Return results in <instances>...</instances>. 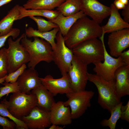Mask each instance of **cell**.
I'll return each instance as SVG.
<instances>
[{
  "instance_id": "9",
  "label": "cell",
  "mask_w": 129,
  "mask_h": 129,
  "mask_svg": "<svg viewBox=\"0 0 129 129\" xmlns=\"http://www.w3.org/2000/svg\"><path fill=\"white\" fill-rule=\"evenodd\" d=\"M87 65L74 55L68 74L73 92L85 90L88 81Z\"/></svg>"
},
{
  "instance_id": "8",
  "label": "cell",
  "mask_w": 129,
  "mask_h": 129,
  "mask_svg": "<svg viewBox=\"0 0 129 129\" xmlns=\"http://www.w3.org/2000/svg\"><path fill=\"white\" fill-rule=\"evenodd\" d=\"M55 39V46L53 49V61L63 76L67 74L74 55L72 49L66 45L64 37L59 31L57 33Z\"/></svg>"
},
{
  "instance_id": "4",
  "label": "cell",
  "mask_w": 129,
  "mask_h": 129,
  "mask_svg": "<svg viewBox=\"0 0 129 129\" xmlns=\"http://www.w3.org/2000/svg\"><path fill=\"white\" fill-rule=\"evenodd\" d=\"M90 39L81 43L72 49L73 54L79 60L88 65L102 62L104 60V36Z\"/></svg>"
},
{
  "instance_id": "16",
  "label": "cell",
  "mask_w": 129,
  "mask_h": 129,
  "mask_svg": "<svg viewBox=\"0 0 129 129\" xmlns=\"http://www.w3.org/2000/svg\"><path fill=\"white\" fill-rule=\"evenodd\" d=\"M21 92L29 94L31 91L42 84L38 74L35 69H25L16 81Z\"/></svg>"
},
{
  "instance_id": "38",
  "label": "cell",
  "mask_w": 129,
  "mask_h": 129,
  "mask_svg": "<svg viewBox=\"0 0 129 129\" xmlns=\"http://www.w3.org/2000/svg\"><path fill=\"white\" fill-rule=\"evenodd\" d=\"M13 0H0V7L11 2Z\"/></svg>"
},
{
  "instance_id": "18",
  "label": "cell",
  "mask_w": 129,
  "mask_h": 129,
  "mask_svg": "<svg viewBox=\"0 0 129 129\" xmlns=\"http://www.w3.org/2000/svg\"><path fill=\"white\" fill-rule=\"evenodd\" d=\"M110 17L107 24L102 27V33H111L113 32L125 28H129V24L123 19L118 10L113 4L110 6Z\"/></svg>"
},
{
  "instance_id": "36",
  "label": "cell",
  "mask_w": 129,
  "mask_h": 129,
  "mask_svg": "<svg viewBox=\"0 0 129 129\" xmlns=\"http://www.w3.org/2000/svg\"><path fill=\"white\" fill-rule=\"evenodd\" d=\"M120 56L121 57L125 64L129 65V50L123 51Z\"/></svg>"
},
{
  "instance_id": "20",
  "label": "cell",
  "mask_w": 129,
  "mask_h": 129,
  "mask_svg": "<svg viewBox=\"0 0 129 129\" xmlns=\"http://www.w3.org/2000/svg\"><path fill=\"white\" fill-rule=\"evenodd\" d=\"M31 92L36 96L37 106L42 110L50 111L52 104L55 102L54 96L42 83L32 90Z\"/></svg>"
},
{
  "instance_id": "33",
  "label": "cell",
  "mask_w": 129,
  "mask_h": 129,
  "mask_svg": "<svg viewBox=\"0 0 129 129\" xmlns=\"http://www.w3.org/2000/svg\"><path fill=\"white\" fill-rule=\"evenodd\" d=\"M0 125L4 129H14L16 128V124L13 121H10L0 115Z\"/></svg>"
},
{
  "instance_id": "40",
  "label": "cell",
  "mask_w": 129,
  "mask_h": 129,
  "mask_svg": "<svg viewBox=\"0 0 129 129\" xmlns=\"http://www.w3.org/2000/svg\"><path fill=\"white\" fill-rule=\"evenodd\" d=\"M6 75L3 78L0 79V84H2V83L5 81V79Z\"/></svg>"
},
{
  "instance_id": "35",
  "label": "cell",
  "mask_w": 129,
  "mask_h": 129,
  "mask_svg": "<svg viewBox=\"0 0 129 129\" xmlns=\"http://www.w3.org/2000/svg\"><path fill=\"white\" fill-rule=\"evenodd\" d=\"M122 15L124 17V20L126 22H129V3L125 5L123 9Z\"/></svg>"
},
{
  "instance_id": "29",
  "label": "cell",
  "mask_w": 129,
  "mask_h": 129,
  "mask_svg": "<svg viewBox=\"0 0 129 129\" xmlns=\"http://www.w3.org/2000/svg\"><path fill=\"white\" fill-rule=\"evenodd\" d=\"M2 84L4 86L0 87V99L5 95L10 93L20 92L16 82L10 83L5 81Z\"/></svg>"
},
{
  "instance_id": "24",
  "label": "cell",
  "mask_w": 129,
  "mask_h": 129,
  "mask_svg": "<svg viewBox=\"0 0 129 129\" xmlns=\"http://www.w3.org/2000/svg\"><path fill=\"white\" fill-rule=\"evenodd\" d=\"M19 9L20 14L19 20L27 17L42 16L46 18L48 20L56 18L59 12L57 10L45 9H27L19 5Z\"/></svg>"
},
{
  "instance_id": "5",
  "label": "cell",
  "mask_w": 129,
  "mask_h": 129,
  "mask_svg": "<svg viewBox=\"0 0 129 129\" xmlns=\"http://www.w3.org/2000/svg\"><path fill=\"white\" fill-rule=\"evenodd\" d=\"M9 112L15 117L21 120L29 113L32 110L37 106L35 95L32 93L29 94L21 92L13 93L9 101L6 98L1 102Z\"/></svg>"
},
{
  "instance_id": "26",
  "label": "cell",
  "mask_w": 129,
  "mask_h": 129,
  "mask_svg": "<svg viewBox=\"0 0 129 129\" xmlns=\"http://www.w3.org/2000/svg\"><path fill=\"white\" fill-rule=\"evenodd\" d=\"M123 104V102H121L113 108L110 113V117L108 119H104L101 122L102 126L108 127L110 129H115L117 123L120 118L121 108Z\"/></svg>"
},
{
  "instance_id": "3",
  "label": "cell",
  "mask_w": 129,
  "mask_h": 129,
  "mask_svg": "<svg viewBox=\"0 0 129 129\" xmlns=\"http://www.w3.org/2000/svg\"><path fill=\"white\" fill-rule=\"evenodd\" d=\"M34 40L28 39L25 34L22 39L21 44L28 53L30 60L28 64L29 68L35 69L40 62L50 63L53 61V49L50 44L43 39L33 37Z\"/></svg>"
},
{
  "instance_id": "10",
  "label": "cell",
  "mask_w": 129,
  "mask_h": 129,
  "mask_svg": "<svg viewBox=\"0 0 129 129\" xmlns=\"http://www.w3.org/2000/svg\"><path fill=\"white\" fill-rule=\"evenodd\" d=\"M104 48V62L94 63L93 70L96 75L107 81L114 80V73L116 70L120 66L125 64L120 56L114 58L109 54L105 44Z\"/></svg>"
},
{
  "instance_id": "13",
  "label": "cell",
  "mask_w": 129,
  "mask_h": 129,
  "mask_svg": "<svg viewBox=\"0 0 129 129\" xmlns=\"http://www.w3.org/2000/svg\"><path fill=\"white\" fill-rule=\"evenodd\" d=\"M28 129H45L51 124L50 112L45 111L37 106L34 107L27 115L21 119Z\"/></svg>"
},
{
  "instance_id": "32",
  "label": "cell",
  "mask_w": 129,
  "mask_h": 129,
  "mask_svg": "<svg viewBox=\"0 0 129 129\" xmlns=\"http://www.w3.org/2000/svg\"><path fill=\"white\" fill-rule=\"evenodd\" d=\"M20 30L17 28H13L8 34L4 36H0V49L5 45L7 40L10 37H12L13 40L17 38L20 34Z\"/></svg>"
},
{
  "instance_id": "7",
  "label": "cell",
  "mask_w": 129,
  "mask_h": 129,
  "mask_svg": "<svg viewBox=\"0 0 129 129\" xmlns=\"http://www.w3.org/2000/svg\"><path fill=\"white\" fill-rule=\"evenodd\" d=\"M94 92L86 90L66 94L68 100L64 102V105L70 107L72 119L79 118L91 106V100Z\"/></svg>"
},
{
  "instance_id": "15",
  "label": "cell",
  "mask_w": 129,
  "mask_h": 129,
  "mask_svg": "<svg viewBox=\"0 0 129 129\" xmlns=\"http://www.w3.org/2000/svg\"><path fill=\"white\" fill-rule=\"evenodd\" d=\"M50 112L51 124L65 126L71 123L72 119L70 107L65 106L63 102H54Z\"/></svg>"
},
{
  "instance_id": "41",
  "label": "cell",
  "mask_w": 129,
  "mask_h": 129,
  "mask_svg": "<svg viewBox=\"0 0 129 129\" xmlns=\"http://www.w3.org/2000/svg\"><path fill=\"white\" fill-rule=\"evenodd\" d=\"M64 126H60L59 125H56L55 129H63L64 128Z\"/></svg>"
},
{
  "instance_id": "23",
  "label": "cell",
  "mask_w": 129,
  "mask_h": 129,
  "mask_svg": "<svg viewBox=\"0 0 129 129\" xmlns=\"http://www.w3.org/2000/svg\"><path fill=\"white\" fill-rule=\"evenodd\" d=\"M66 0H28L23 6L27 9L53 10Z\"/></svg>"
},
{
  "instance_id": "28",
  "label": "cell",
  "mask_w": 129,
  "mask_h": 129,
  "mask_svg": "<svg viewBox=\"0 0 129 129\" xmlns=\"http://www.w3.org/2000/svg\"><path fill=\"white\" fill-rule=\"evenodd\" d=\"M0 115L3 117H7L13 121L16 124V128L17 129H28L22 121L14 117L9 112L6 108L1 103H0Z\"/></svg>"
},
{
  "instance_id": "37",
  "label": "cell",
  "mask_w": 129,
  "mask_h": 129,
  "mask_svg": "<svg viewBox=\"0 0 129 129\" xmlns=\"http://www.w3.org/2000/svg\"><path fill=\"white\" fill-rule=\"evenodd\" d=\"M113 4L118 10L123 9L125 5L119 0H115Z\"/></svg>"
},
{
  "instance_id": "2",
  "label": "cell",
  "mask_w": 129,
  "mask_h": 129,
  "mask_svg": "<svg viewBox=\"0 0 129 129\" xmlns=\"http://www.w3.org/2000/svg\"><path fill=\"white\" fill-rule=\"evenodd\" d=\"M87 75L88 81L93 83L97 88L98 103L110 113L113 108L121 102L116 91L115 80L107 81L96 74L88 72Z\"/></svg>"
},
{
  "instance_id": "34",
  "label": "cell",
  "mask_w": 129,
  "mask_h": 129,
  "mask_svg": "<svg viewBox=\"0 0 129 129\" xmlns=\"http://www.w3.org/2000/svg\"><path fill=\"white\" fill-rule=\"evenodd\" d=\"M121 116L120 118L128 122H129V101L126 105H122L121 108Z\"/></svg>"
},
{
  "instance_id": "22",
  "label": "cell",
  "mask_w": 129,
  "mask_h": 129,
  "mask_svg": "<svg viewBox=\"0 0 129 129\" xmlns=\"http://www.w3.org/2000/svg\"><path fill=\"white\" fill-rule=\"evenodd\" d=\"M26 28L25 34L27 37L29 38H40L48 42L52 46L53 49L54 48L56 45L55 39L57 33L59 30V27L47 32H40L31 27Z\"/></svg>"
},
{
  "instance_id": "17",
  "label": "cell",
  "mask_w": 129,
  "mask_h": 129,
  "mask_svg": "<svg viewBox=\"0 0 129 129\" xmlns=\"http://www.w3.org/2000/svg\"><path fill=\"white\" fill-rule=\"evenodd\" d=\"M115 86L119 97L129 95V65L124 64L119 67L114 73Z\"/></svg>"
},
{
  "instance_id": "11",
  "label": "cell",
  "mask_w": 129,
  "mask_h": 129,
  "mask_svg": "<svg viewBox=\"0 0 129 129\" xmlns=\"http://www.w3.org/2000/svg\"><path fill=\"white\" fill-rule=\"evenodd\" d=\"M79 0L81 10L99 24L110 15V7L103 4L97 0Z\"/></svg>"
},
{
  "instance_id": "14",
  "label": "cell",
  "mask_w": 129,
  "mask_h": 129,
  "mask_svg": "<svg viewBox=\"0 0 129 129\" xmlns=\"http://www.w3.org/2000/svg\"><path fill=\"white\" fill-rule=\"evenodd\" d=\"M39 79L42 85L54 96L58 94H66L73 92L68 73L58 79L54 78L50 75Z\"/></svg>"
},
{
  "instance_id": "1",
  "label": "cell",
  "mask_w": 129,
  "mask_h": 129,
  "mask_svg": "<svg viewBox=\"0 0 129 129\" xmlns=\"http://www.w3.org/2000/svg\"><path fill=\"white\" fill-rule=\"evenodd\" d=\"M102 33L99 24L86 16L78 20L64 37L66 45L72 49L87 40L99 38Z\"/></svg>"
},
{
  "instance_id": "27",
  "label": "cell",
  "mask_w": 129,
  "mask_h": 129,
  "mask_svg": "<svg viewBox=\"0 0 129 129\" xmlns=\"http://www.w3.org/2000/svg\"><path fill=\"white\" fill-rule=\"evenodd\" d=\"M29 17L36 23L38 30L41 32H47L59 27L56 24L49 21H47L39 16H31Z\"/></svg>"
},
{
  "instance_id": "31",
  "label": "cell",
  "mask_w": 129,
  "mask_h": 129,
  "mask_svg": "<svg viewBox=\"0 0 129 129\" xmlns=\"http://www.w3.org/2000/svg\"><path fill=\"white\" fill-rule=\"evenodd\" d=\"M27 68L25 64H23L20 68L15 71L8 73L5 79L7 82L14 83L16 82L19 77L22 74Z\"/></svg>"
},
{
  "instance_id": "19",
  "label": "cell",
  "mask_w": 129,
  "mask_h": 129,
  "mask_svg": "<svg viewBox=\"0 0 129 129\" xmlns=\"http://www.w3.org/2000/svg\"><path fill=\"white\" fill-rule=\"evenodd\" d=\"M86 16L82 10L75 14L66 16L59 13L55 18L48 21L58 26L59 31L64 37L67 34L70 28L78 20Z\"/></svg>"
},
{
  "instance_id": "6",
  "label": "cell",
  "mask_w": 129,
  "mask_h": 129,
  "mask_svg": "<svg viewBox=\"0 0 129 129\" xmlns=\"http://www.w3.org/2000/svg\"><path fill=\"white\" fill-rule=\"evenodd\" d=\"M25 34V33L23 34L15 41L11 37L8 38V48H5L8 64V73L15 71L29 61L28 53L20 43Z\"/></svg>"
},
{
  "instance_id": "21",
  "label": "cell",
  "mask_w": 129,
  "mask_h": 129,
  "mask_svg": "<svg viewBox=\"0 0 129 129\" xmlns=\"http://www.w3.org/2000/svg\"><path fill=\"white\" fill-rule=\"evenodd\" d=\"M19 5L18 4L15 5L0 21V36L5 35L9 33L13 28L14 22L19 20L20 14Z\"/></svg>"
},
{
  "instance_id": "39",
  "label": "cell",
  "mask_w": 129,
  "mask_h": 129,
  "mask_svg": "<svg viewBox=\"0 0 129 129\" xmlns=\"http://www.w3.org/2000/svg\"><path fill=\"white\" fill-rule=\"evenodd\" d=\"M125 5L129 3V0H119Z\"/></svg>"
},
{
  "instance_id": "12",
  "label": "cell",
  "mask_w": 129,
  "mask_h": 129,
  "mask_svg": "<svg viewBox=\"0 0 129 129\" xmlns=\"http://www.w3.org/2000/svg\"><path fill=\"white\" fill-rule=\"evenodd\" d=\"M108 44L110 55L118 57L129 47V28L113 32L108 35Z\"/></svg>"
},
{
  "instance_id": "25",
  "label": "cell",
  "mask_w": 129,
  "mask_h": 129,
  "mask_svg": "<svg viewBox=\"0 0 129 129\" xmlns=\"http://www.w3.org/2000/svg\"><path fill=\"white\" fill-rule=\"evenodd\" d=\"M56 10L64 16L75 14L81 11L79 0H66L57 7Z\"/></svg>"
},
{
  "instance_id": "30",
  "label": "cell",
  "mask_w": 129,
  "mask_h": 129,
  "mask_svg": "<svg viewBox=\"0 0 129 129\" xmlns=\"http://www.w3.org/2000/svg\"><path fill=\"white\" fill-rule=\"evenodd\" d=\"M8 62L5 48L0 49V79L6 76L8 73Z\"/></svg>"
}]
</instances>
